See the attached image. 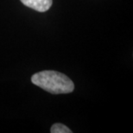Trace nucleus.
Wrapping results in <instances>:
<instances>
[{"label":"nucleus","mask_w":133,"mask_h":133,"mask_svg":"<svg viewBox=\"0 0 133 133\" xmlns=\"http://www.w3.org/2000/svg\"><path fill=\"white\" fill-rule=\"evenodd\" d=\"M31 81L40 88L53 94L72 92L74 89V82L64 74L56 71L45 70L33 74Z\"/></svg>","instance_id":"obj_1"},{"label":"nucleus","mask_w":133,"mask_h":133,"mask_svg":"<svg viewBox=\"0 0 133 133\" xmlns=\"http://www.w3.org/2000/svg\"><path fill=\"white\" fill-rule=\"evenodd\" d=\"M50 132L51 133H71L72 131L68 127H66L63 124H55L51 126L50 129Z\"/></svg>","instance_id":"obj_3"},{"label":"nucleus","mask_w":133,"mask_h":133,"mask_svg":"<svg viewBox=\"0 0 133 133\" xmlns=\"http://www.w3.org/2000/svg\"><path fill=\"white\" fill-rule=\"evenodd\" d=\"M25 6L30 7L36 11L45 12L51 7L52 0H20Z\"/></svg>","instance_id":"obj_2"}]
</instances>
